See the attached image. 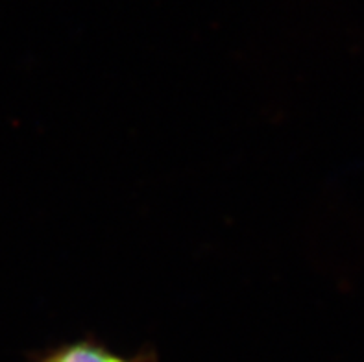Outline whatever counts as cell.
Listing matches in <instances>:
<instances>
[{
	"instance_id": "1",
	"label": "cell",
	"mask_w": 364,
	"mask_h": 362,
	"mask_svg": "<svg viewBox=\"0 0 364 362\" xmlns=\"http://www.w3.org/2000/svg\"><path fill=\"white\" fill-rule=\"evenodd\" d=\"M41 362H141L104 348L95 342H74L63 348H58L50 355H46Z\"/></svg>"
}]
</instances>
